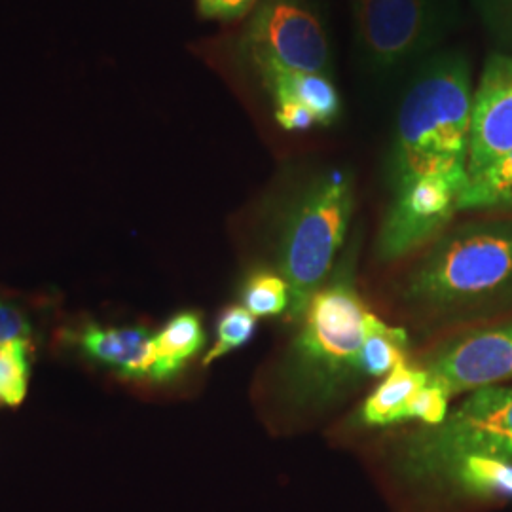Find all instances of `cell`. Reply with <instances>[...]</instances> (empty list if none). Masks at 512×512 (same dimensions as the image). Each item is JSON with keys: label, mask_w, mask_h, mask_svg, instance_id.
Masks as SVG:
<instances>
[{"label": "cell", "mask_w": 512, "mask_h": 512, "mask_svg": "<svg viewBox=\"0 0 512 512\" xmlns=\"http://www.w3.org/2000/svg\"><path fill=\"white\" fill-rule=\"evenodd\" d=\"M408 336L403 329L389 327L376 315L366 317L365 340L361 348V372L380 378L391 374L406 361Z\"/></svg>", "instance_id": "obj_15"}, {"label": "cell", "mask_w": 512, "mask_h": 512, "mask_svg": "<svg viewBox=\"0 0 512 512\" xmlns=\"http://www.w3.org/2000/svg\"><path fill=\"white\" fill-rule=\"evenodd\" d=\"M512 207V148L484 171L469 177L459 198V211Z\"/></svg>", "instance_id": "obj_17"}, {"label": "cell", "mask_w": 512, "mask_h": 512, "mask_svg": "<svg viewBox=\"0 0 512 512\" xmlns=\"http://www.w3.org/2000/svg\"><path fill=\"white\" fill-rule=\"evenodd\" d=\"M454 397L512 380V323L478 330L437 355L425 368Z\"/></svg>", "instance_id": "obj_9"}, {"label": "cell", "mask_w": 512, "mask_h": 512, "mask_svg": "<svg viewBox=\"0 0 512 512\" xmlns=\"http://www.w3.org/2000/svg\"><path fill=\"white\" fill-rule=\"evenodd\" d=\"M256 317L243 306H232L220 315L219 327H217V342L207 351L203 365H211L220 357L243 348L255 334Z\"/></svg>", "instance_id": "obj_20"}, {"label": "cell", "mask_w": 512, "mask_h": 512, "mask_svg": "<svg viewBox=\"0 0 512 512\" xmlns=\"http://www.w3.org/2000/svg\"><path fill=\"white\" fill-rule=\"evenodd\" d=\"M467 181L469 173H433L399 184L378 239L380 256L399 258L437 234L458 213Z\"/></svg>", "instance_id": "obj_8"}, {"label": "cell", "mask_w": 512, "mask_h": 512, "mask_svg": "<svg viewBox=\"0 0 512 512\" xmlns=\"http://www.w3.org/2000/svg\"><path fill=\"white\" fill-rule=\"evenodd\" d=\"M473 95L469 67L458 55L421 65L397 116L395 186L433 173H467Z\"/></svg>", "instance_id": "obj_1"}, {"label": "cell", "mask_w": 512, "mask_h": 512, "mask_svg": "<svg viewBox=\"0 0 512 512\" xmlns=\"http://www.w3.org/2000/svg\"><path fill=\"white\" fill-rule=\"evenodd\" d=\"M448 478L461 492L476 497H512V463L471 456L461 459Z\"/></svg>", "instance_id": "obj_16"}, {"label": "cell", "mask_w": 512, "mask_h": 512, "mask_svg": "<svg viewBox=\"0 0 512 512\" xmlns=\"http://www.w3.org/2000/svg\"><path fill=\"white\" fill-rule=\"evenodd\" d=\"M353 213V183L330 173L311 186L296 205L281 243V275L289 287L287 319H304L311 298L327 279Z\"/></svg>", "instance_id": "obj_4"}, {"label": "cell", "mask_w": 512, "mask_h": 512, "mask_svg": "<svg viewBox=\"0 0 512 512\" xmlns=\"http://www.w3.org/2000/svg\"><path fill=\"white\" fill-rule=\"evenodd\" d=\"M243 52L262 78L330 73L329 38L311 0H262L247 25Z\"/></svg>", "instance_id": "obj_6"}, {"label": "cell", "mask_w": 512, "mask_h": 512, "mask_svg": "<svg viewBox=\"0 0 512 512\" xmlns=\"http://www.w3.org/2000/svg\"><path fill=\"white\" fill-rule=\"evenodd\" d=\"M243 308L255 317H274L289 308V287L283 277L260 272L243 287Z\"/></svg>", "instance_id": "obj_19"}, {"label": "cell", "mask_w": 512, "mask_h": 512, "mask_svg": "<svg viewBox=\"0 0 512 512\" xmlns=\"http://www.w3.org/2000/svg\"><path fill=\"white\" fill-rule=\"evenodd\" d=\"M277 107H300L313 114L317 126L330 124L340 112V95L329 74L272 73L262 78Z\"/></svg>", "instance_id": "obj_12"}, {"label": "cell", "mask_w": 512, "mask_h": 512, "mask_svg": "<svg viewBox=\"0 0 512 512\" xmlns=\"http://www.w3.org/2000/svg\"><path fill=\"white\" fill-rule=\"evenodd\" d=\"M366 310L349 274L338 277L311 298L302 330L291 351L289 382L302 397H330L361 372Z\"/></svg>", "instance_id": "obj_3"}, {"label": "cell", "mask_w": 512, "mask_h": 512, "mask_svg": "<svg viewBox=\"0 0 512 512\" xmlns=\"http://www.w3.org/2000/svg\"><path fill=\"white\" fill-rule=\"evenodd\" d=\"M512 148V57L488 59L473 95L467 173L473 177Z\"/></svg>", "instance_id": "obj_10"}, {"label": "cell", "mask_w": 512, "mask_h": 512, "mask_svg": "<svg viewBox=\"0 0 512 512\" xmlns=\"http://www.w3.org/2000/svg\"><path fill=\"white\" fill-rule=\"evenodd\" d=\"M12 342H31V325L18 308L0 302V348Z\"/></svg>", "instance_id": "obj_22"}, {"label": "cell", "mask_w": 512, "mask_h": 512, "mask_svg": "<svg viewBox=\"0 0 512 512\" xmlns=\"http://www.w3.org/2000/svg\"><path fill=\"white\" fill-rule=\"evenodd\" d=\"M256 0H198L200 12L207 18L234 19L247 14Z\"/></svg>", "instance_id": "obj_23"}, {"label": "cell", "mask_w": 512, "mask_h": 512, "mask_svg": "<svg viewBox=\"0 0 512 512\" xmlns=\"http://www.w3.org/2000/svg\"><path fill=\"white\" fill-rule=\"evenodd\" d=\"M512 293V222L475 224L437 243L408 275L404 296L427 310L475 306Z\"/></svg>", "instance_id": "obj_2"}, {"label": "cell", "mask_w": 512, "mask_h": 512, "mask_svg": "<svg viewBox=\"0 0 512 512\" xmlns=\"http://www.w3.org/2000/svg\"><path fill=\"white\" fill-rule=\"evenodd\" d=\"M450 399L452 395L448 393V389L429 378L408 406L406 420H420L429 427H435L446 420Z\"/></svg>", "instance_id": "obj_21"}, {"label": "cell", "mask_w": 512, "mask_h": 512, "mask_svg": "<svg viewBox=\"0 0 512 512\" xmlns=\"http://www.w3.org/2000/svg\"><path fill=\"white\" fill-rule=\"evenodd\" d=\"M76 344L97 365L112 368L126 380H150L154 366V334L145 327L88 325Z\"/></svg>", "instance_id": "obj_11"}, {"label": "cell", "mask_w": 512, "mask_h": 512, "mask_svg": "<svg viewBox=\"0 0 512 512\" xmlns=\"http://www.w3.org/2000/svg\"><path fill=\"white\" fill-rule=\"evenodd\" d=\"M31 342H12L0 348V404L18 406L29 387Z\"/></svg>", "instance_id": "obj_18"}, {"label": "cell", "mask_w": 512, "mask_h": 512, "mask_svg": "<svg viewBox=\"0 0 512 512\" xmlns=\"http://www.w3.org/2000/svg\"><path fill=\"white\" fill-rule=\"evenodd\" d=\"M355 38L372 74H399L431 50L442 29L439 0H351Z\"/></svg>", "instance_id": "obj_7"}, {"label": "cell", "mask_w": 512, "mask_h": 512, "mask_svg": "<svg viewBox=\"0 0 512 512\" xmlns=\"http://www.w3.org/2000/svg\"><path fill=\"white\" fill-rule=\"evenodd\" d=\"M203 344L205 334L198 313L183 311L171 317L164 329L154 334V366L150 380L158 384L173 380Z\"/></svg>", "instance_id": "obj_13"}, {"label": "cell", "mask_w": 512, "mask_h": 512, "mask_svg": "<svg viewBox=\"0 0 512 512\" xmlns=\"http://www.w3.org/2000/svg\"><path fill=\"white\" fill-rule=\"evenodd\" d=\"M429 374L425 368L399 366L387 374L378 389L366 399L361 416L366 425L384 427L397 421L406 420V410L423 385L427 384Z\"/></svg>", "instance_id": "obj_14"}, {"label": "cell", "mask_w": 512, "mask_h": 512, "mask_svg": "<svg viewBox=\"0 0 512 512\" xmlns=\"http://www.w3.org/2000/svg\"><path fill=\"white\" fill-rule=\"evenodd\" d=\"M471 456L512 463V385L475 389L442 423L416 433L404 448V471L414 478H448Z\"/></svg>", "instance_id": "obj_5"}]
</instances>
